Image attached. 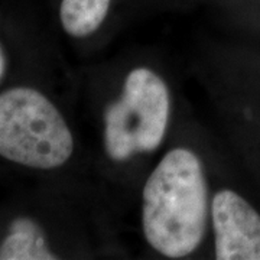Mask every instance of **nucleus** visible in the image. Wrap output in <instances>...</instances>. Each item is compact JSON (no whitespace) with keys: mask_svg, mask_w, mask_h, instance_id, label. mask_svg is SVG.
<instances>
[{"mask_svg":"<svg viewBox=\"0 0 260 260\" xmlns=\"http://www.w3.org/2000/svg\"><path fill=\"white\" fill-rule=\"evenodd\" d=\"M171 94L165 80L148 67L126 75L117 100L104 110L103 143L107 156L126 162L139 153H152L167 136Z\"/></svg>","mask_w":260,"mask_h":260,"instance_id":"obj_3","label":"nucleus"},{"mask_svg":"<svg viewBox=\"0 0 260 260\" xmlns=\"http://www.w3.org/2000/svg\"><path fill=\"white\" fill-rule=\"evenodd\" d=\"M201 159L188 148L168 150L142 191V230L148 244L168 259H184L204 240L210 215Z\"/></svg>","mask_w":260,"mask_h":260,"instance_id":"obj_1","label":"nucleus"},{"mask_svg":"<svg viewBox=\"0 0 260 260\" xmlns=\"http://www.w3.org/2000/svg\"><path fill=\"white\" fill-rule=\"evenodd\" d=\"M5 68H6V58H5V52L3 48L0 45V78L5 74Z\"/></svg>","mask_w":260,"mask_h":260,"instance_id":"obj_7","label":"nucleus"},{"mask_svg":"<svg viewBox=\"0 0 260 260\" xmlns=\"http://www.w3.org/2000/svg\"><path fill=\"white\" fill-rule=\"evenodd\" d=\"M113 2L114 0H61V25L70 37H90L106 22Z\"/></svg>","mask_w":260,"mask_h":260,"instance_id":"obj_6","label":"nucleus"},{"mask_svg":"<svg viewBox=\"0 0 260 260\" xmlns=\"http://www.w3.org/2000/svg\"><path fill=\"white\" fill-rule=\"evenodd\" d=\"M42 229L28 217L10 224L9 233L0 246V260H55Z\"/></svg>","mask_w":260,"mask_h":260,"instance_id":"obj_5","label":"nucleus"},{"mask_svg":"<svg viewBox=\"0 0 260 260\" xmlns=\"http://www.w3.org/2000/svg\"><path fill=\"white\" fill-rule=\"evenodd\" d=\"M215 259L260 260V214L233 189H220L211 201Z\"/></svg>","mask_w":260,"mask_h":260,"instance_id":"obj_4","label":"nucleus"},{"mask_svg":"<svg viewBox=\"0 0 260 260\" xmlns=\"http://www.w3.org/2000/svg\"><path fill=\"white\" fill-rule=\"evenodd\" d=\"M73 152L70 126L41 91L16 87L0 94V156L48 171L62 167Z\"/></svg>","mask_w":260,"mask_h":260,"instance_id":"obj_2","label":"nucleus"}]
</instances>
